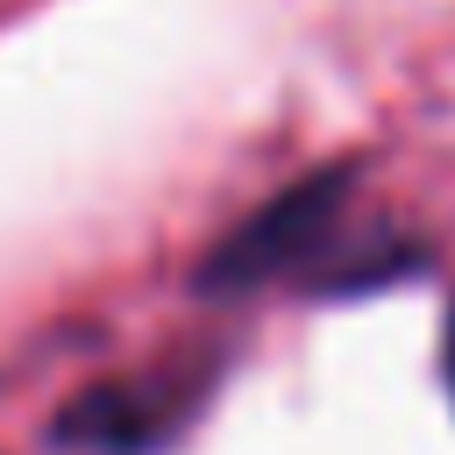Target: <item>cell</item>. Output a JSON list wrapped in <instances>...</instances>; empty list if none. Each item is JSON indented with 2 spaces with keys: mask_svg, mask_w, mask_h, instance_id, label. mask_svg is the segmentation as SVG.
<instances>
[{
  "mask_svg": "<svg viewBox=\"0 0 455 455\" xmlns=\"http://www.w3.org/2000/svg\"><path fill=\"white\" fill-rule=\"evenodd\" d=\"M341 213H348V171L299 178L291 192H277L263 213H249L213 249L199 284L206 291H256V284H277V277H313L320 263L341 256Z\"/></svg>",
  "mask_w": 455,
  "mask_h": 455,
  "instance_id": "obj_1",
  "label": "cell"
},
{
  "mask_svg": "<svg viewBox=\"0 0 455 455\" xmlns=\"http://www.w3.org/2000/svg\"><path fill=\"white\" fill-rule=\"evenodd\" d=\"M199 405V377L192 370H142V377H114L92 384L85 398H71L50 427V441L64 455H156Z\"/></svg>",
  "mask_w": 455,
  "mask_h": 455,
  "instance_id": "obj_2",
  "label": "cell"
},
{
  "mask_svg": "<svg viewBox=\"0 0 455 455\" xmlns=\"http://www.w3.org/2000/svg\"><path fill=\"white\" fill-rule=\"evenodd\" d=\"M441 370H448V398H455V306H448V341H441Z\"/></svg>",
  "mask_w": 455,
  "mask_h": 455,
  "instance_id": "obj_3",
  "label": "cell"
}]
</instances>
